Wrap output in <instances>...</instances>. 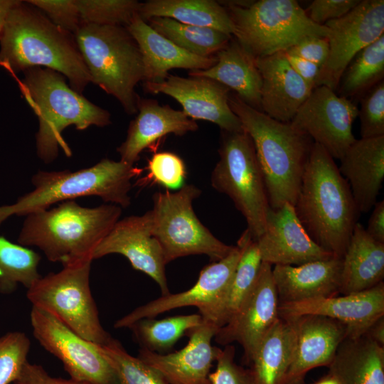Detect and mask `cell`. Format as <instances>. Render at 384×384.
<instances>
[{
  "label": "cell",
  "mask_w": 384,
  "mask_h": 384,
  "mask_svg": "<svg viewBox=\"0 0 384 384\" xmlns=\"http://www.w3.org/2000/svg\"><path fill=\"white\" fill-rule=\"evenodd\" d=\"M0 45V65L13 73L46 67L67 78L80 94L91 82L75 36L27 1H18L9 11Z\"/></svg>",
  "instance_id": "6da1fadb"
},
{
  "label": "cell",
  "mask_w": 384,
  "mask_h": 384,
  "mask_svg": "<svg viewBox=\"0 0 384 384\" xmlns=\"http://www.w3.org/2000/svg\"><path fill=\"white\" fill-rule=\"evenodd\" d=\"M294 208L311 238L342 258L360 213L334 159L318 144H313Z\"/></svg>",
  "instance_id": "7a4b0ae2"
},
{
  "label": "cell",
  "mask_w": 384,
  "mask_h": 384,
  "mask_svg": "<svg viewBox=\"0 0 384 384\" xmlns=\"http://www.w3.org/2000/svg\"><path fill=\"white\" fill-rule=\"evenodd\" d=\"M229 105L253 142L270 208L277 209L285 203L294 206L313 140L291 122L271 118L235 94H230Z\"/></svg>",
  "instance_id": "3957f363"
},
{
  "label": "cell",
  "mask_w": 384,
  "mask_h": 384,
  "mask_svg": "<svg viewBox=\"0 0 384 384\" xmlns=\"http://www.w3.org/2000/svg\"><path fill=\"white\" fill-rule=\"evenodd\" d=\"M121 213L122 208L114 204L89 208L73 200L63 201L26 215L17 241L37 247L49 261L63 267L92 261L95 248Z\"/></svg>",
  "instance_id": "277c9868"
},
{
  "label": "cell",
  "mask_w": 384,
  "mask_h": 384,
  "mask_svg": "<svg viewBox=\"0 0 384 384\" xmlns=\"http://www.w3.org/2000/svg\"><path fill=\"white\" fill-rule=\"evenodd\" d=\"M23 73V79L18 80L19 88L38 118L36 152L44 163L53 162L59 149L67 156L72 155L62 136L68 126L84 130L92 125L102 127L111 123L108 111L70 87L60 73L41 67L30 68Z\"/></svg>",
  "instance_id": "5b68a950"
},
{
  "label": "cell",
  "mask_w": 384,
  "mask_h": 384,
  "mask_svg": "<svg viewBox=\"0 0 384 384\" xmlns=\"http://www.w3.org/2000/svg\"><path fill=\"white\" fill-rule=\"evenodd\" d=\"M141 171L134 165L109 159L75 171H39L31 178L32 191L13 204L0 206V226L12 215L26 216L57 203L90 196L126 208L131 203L132 180Z\"/></svg>",
  "instance_id": "8992f818"
},
{
  "label": "cell",
  "mask_w": 384,
  "mask_h": 384,
  "mask_svg": "<svg viewBox=\"0 0 384 384\" xmlns=\"http://www.w3.org/2000/svg\"><path fill=\"white\" fill-rule=\"evenodd\" d=\"M75 38L91 82L112 95L129 114L137 112L135 87L144 80L142 53L126 26L81 24Z\"/></svg>",
  "instance_id": "52a82bcc"
},
{
  "label": "cell",
  "mask_w": 384,
  "mask_h": 384,
  "mask_svg": "<svg viewBox=\"0 0 384 384\" xmlns=\"http://www.w3.org/2000/svg\"><path fill=\"white\" fill-rule=\"evenodd\" d=\"M233 37L255 58L285 51L311 37H326L324 25L312 21L295 0H260L248 6L227 3Z\"/></svg>",
  "instance_id": "ba28073f"
},
{
  "label": "cell",
  "mask_w": 384,
  "mask_h": 384,
  "mask_svg": "<svg viewBox=\"0 0 384 384\" xmlns=\"http://www.w3.org/2000/svg\"><path fill=\"white\" fill-rule=\"evenodd\" d=\"M218 154L211 186L232 200L245 218L249 233L257 240L264 233L270 206L253 142L245 131L221 130Z\"/></svg>",
  "instance_id": "9c48e42d"
},
{
  "label": "cell",
  "mask_w": 384,
  "mask_h": 384,
  "mask_svg": "<svg viewBox=\"0 0 384 384\" xmlns=\"http://www.w3.org/2000/svg\"><path fill=\"white\" fill-rule=\"evenodd\" d=\"M201 193L197 186L187 184L175 192L158 191L153 195L151 230L166 264L194 255H205L215 262L235 248L218 240L196 216L193 203Z\"/></svg>",
  "instance_id": "30bf717a"
},
{
  "label": "cell",
  "mask_w": 384,
  "mask_h": 384,
  "mask_svg": "<svg viewBox=\"0 0 384 384\" xmlns=\"http://www.w3.org/2000/svg\"><path fill=\"white\" fill-rule=\"evenodd\" d=\"M92 260L41 277L26 296L33 306L55 316L85 339L98 345L112 336L102 327L90 287Z\"/></svg>",
  "instance_id": "8fae6325"
},
{
  "label": "cell",
  "mask_w": 384,
  "mask_h": 384,
  "mask_svg": "<svg viewBox=\"0 0 384 384\" xmlns=\"http://www.w3.org/2000/svg\"><path fill=\"white\" fill-rule=\"evenodd\" d=\"M30 318L35 338L61 361L70 378L87 384H115L114 369L98 344L36 306H32Z\"/></svg>",
  "instance_id": "7c38bea8"
},
{
  "label": "cell",
  "mask_w": 384,
  "mask_h": 384,
  "mask_svg": "<svg viewBox=\"0 0 384 384\" xmlns=\"http://www.w3.org/2000/svg\"><path fill=\"white\" fill-rule=\"evenodd\" d=\"M324 26L329 30V51L316 87L325 85L336 91L356 55L384 34V1L362 0L347 14Z\"/></svg>",
  "instance_id": "4fadbf2b"
},
{
  "label": "cell",
  "mask_w": 384,
  "mask_h": 384,
  "mask_svg": "<svg viewBox=\"0 0 384 384\" xmlns=\"http://www.w3.org/2000/svg\"><path fill=\"white\" fill-rule=\"evenodd\" d=\"M358 109L351 100L325 85L315 87L290 122L340 160L356 139L352 132Z\"/></svg>",
  "instance_id": "5bb4252c"
},
{
  "label": "cell",
  "mask_w": 384,
  "mask_h": 384,
  "mask_svg": "<svg viewBox=\"0 0 384 384\" xmlns=\"http://www.w3.org/2000/svg\"><path fill=\"white\" fill-rule=\"evenodd\" d=\"M272 270V265L262 262L255 284L240 308L214 336L223 346L240 343L246 364L250 363L260 341L279 317Z\"/></svg>",
  "instance_id": "9a60e30c"
},
{
  "label": "cell",
  "mask_w": 384,
  "mask_h": 384,
  "mask_svg": "<svg viewBox=\"0 0 384 384\" xmlns=\"http://www.w3.org/2000/svg\"><path fill=\"white\" fill-rule=\"evenodd\" d=\"M144 89L151 94L171 97L182 106L183 112L195 121L212 122L222 131H244L240 119L229 105L230 90L213 79L169 74L161 82H144Z\"/></svg>",
  "instance_id": "2e32d148"
},
{
  "label": "cell",
  "mask_w": 384,
  "mask_h": 384,
  "mask_svg": "<svg viewBox=\"0 0 384 384\" xmlns=\"http://www.w3.org/2000/svg\"><path fill=\"white\" fill-rule=\"evenodd\" d=\"M110 254L124 256L134 270L144 272L156 282L162 295L170 293L164 254L152 234L150 210L142 215H130L119 220L95 248L92 260Z\"/></svg>",
  "instance_id": "e0dca14e"
},
{
  "label": "cell",
  "mask_w": 384,
  "mask_h": 384,
  "mask_svg": "<svg viewBox=\"0 0 384 384\" xmlns=\"http://www.w3.org/2000/svg\"><path fill=\"white\" fill-rule=\"evenodd\" d=\"M240 248L236 245L225 257L212 262L200 272L198 280L190 289L177 294L169 293L135 308L119 319L116 329L129 328L136 321L156 316L174 309L196 306L198 311L215 304L225 292L240 257Z\"/></svg>",
  "instance_id": "ac0fdd59"
},
{
  "label": "cell",
  "mask_w": 384,
  "mask_h": 384,
  "mask_svg": "<svg viewBox=\"0 0 384 384\" xmlns=\"http://www.w3.org/2000/svg\"><path fill=\"white\" fill-rule=\"evenodd\" d=\"M256 242L262 262L272 266L300 265L335 257L311 238L290 203L270 208L264 233Z\"/></svg>",
  "instance_id": "d6986e66"
},
{
  "label": "cell",
  "mask_w": 384,
  "mask_h": 384,
  "mask_svg": "<svg viewBox=\"0 0 384 384\" xmlns=\"http://www.w3.org/2000/svg\"><path fill=\"white\" fill-rule=\"evenodd\" d=\"M279 316L288 319L303 315H319L344 324L349 337L361 336L378 319L384 316V284L359 292L280 303Z\"/></svg>",
  "instance_id": "ffe728a7"
},
{
  "label": "cell",
  "mask_w": 384,
  "mask_h": 384,
  "mask_svg": "<svg viewBox=\"0 0 384 384\" xmlns=\"http://www.w3.org/2000/svg\"><path fill=\"white\" fill-rule=\"evenodd\" d=\"M203 321L186 332L188 342L182 349L161 354L140 348L138 357L158 371L169 384H210V368L220 348L211 343L218 331Z\"/></svg>",
  "instance_id": "44dd1931"
},
{
  "label": "cell",
  "mask_w": 384,
  "mask_h": 384,
  "mask_svg": "<svg viewBox=\"0 0 384 384\" xmlns=\"http://www.w3.org/2000/svg\"><path fill=\"white\" fill-rule=\"evenodd\" d=\"M294 326L297 342L294 359L284 384H304L307 372L329 366L341 342L350 336L343 323L319 315L288 318Z\"/></svg>",
  "instance_id": "7402d4cb"
},
{
  "label": "cell",
  "mask_w": 384,
  "mask_h": 384,
  "mask_svg": "<svg viewBox=\"0 0 384 384\" xmlns=\"http://www.w3.org/2000/svg\"><path fill=\"white\" fill-rule=\"evenodd\" d=\"M137 117L131 121L127 137L117 149L120 161L134 165L140 154L162 137L173 134L183 136L195 132L198 125L183 110L161 105L153 99L139 97Z\"/></svg>",
  "instance_id": "603a6c76"
},
{
  "label": "cell",
  "mask_w": 384,
  "mask_h": 384,
  "mask_svg": "<svg viewBox=\"0 0 384 384\" xmlns=\"http://www.w3.org/2000/svg\"><path fill=\"white\" fill-rule=\"evenodd\" d=\"M262 79L261 111L271 118L290 122L314 87L291 68L284 51L255 58Z\"/></svg>",
  "instance_id": "cb8c5ba5"
},
{
  "label": "cell",
  "mask_w": 384,
  "mask_h": 384,
  "mask_svg": "<svg viewBox=\"0 0 384 384\" xmlns=\"http://www.w3.org/2000/svg\"><path fill=\"white\" fill-rule=\"evenodd\" d=\"M342 258L333 257L300 265H274L279 302L336 296L340 293Z\"/></svg>",
  "instance_id": "d4e9b609"
},
{
  "label": "cell",
  "mask_w": 384,
  "mask_h": 384,
  "mask_svg": "<svg viewBox=\"0 0 384 384\" xmlns=\"http://www.w3.org/2000/svg\"><path fill=\"white\" fill-rule=\"evenodd\" d=\"M340 161L339 171L359 213L368 212L377 202L384 179V136L356 139Z\"/></svg>",
  "instance_id": "484cf974"
},
{
  "label": "cell",
  "mask_w": 384,
  "mask_h": 384,
  "mask_svg": "<svg viewBox=\"0 0 384 384\" xmlns=\"http://www.w3.org/2000/svg\"><path fill=\"white\" fill-rule=\"evenodd\" d=\"M126 28L142 53L144 82H161L166 78L169 71L173 68L206 70L216 62L215 55L201 57L181 48L154 31L139 16Z\"/></svg>",
  "instance_id": "4316f807"
},
{
  "label": "cell",
  "mask_w": 384,
  "mask_h": 384,
  "mask_svg": "<svg viewBox=\"0 0 384 384\" xmlns=\"http://www.w3.org/2000/svg\"><path fill=\"white\" fill-rule=\"evenodd\" d=\"M216 62L206 70H191L189 76L213 79L225 85L244 102L260 110L262 79L255 58L233 37L216 55Z\"/></svg>",
  "instance_id": "83f0119b"
},
{
  "label": "cell",
  "mask_w": 384,
  "mask_h": 384,
  "mask_svg": "<svg viewBox=\"0 0 384 384\" xmlns=\"http://www.w3.org/2000/svg\"><path fill=\"white\" fill-rule=\"evenodd\" d=\"M384 277V243L376 241L357 223L342 257L340 293L370 289Z\"/></svg>",
  "instance_id": "f1b7e54d"
},
{
  "label": "cell",
  "mask_w": 384,
  "mask_h": 384,
  "mask_svg": "<svg viewBox=\"0 0 384 384\" xmlns=\"http://www.w3.org/2000/svg\"><path fill=\"white\" fill-rule=\"evenodd\" d=\"M328 368L339 384H384V346L366 334L347 337Z\"/></svg>",
  "instance_id": "f546056e"
},
{
  "label": "cell",
  "mask_w": 384,
  "mask_h": 384,
  "mask_svg": "<svg viewBox=\"0 0 384 384\" xmlns=\"http://www.w3.org/2000/svg\"><path fill=\"white\" fill-rule=\"evenodd\" d=\"M237 245L241 255L225 292L215 304L198 311L203 321L218 329L226 325L238 312L253 287L262 264L257 242L247 229Z\"/></svg>",
  "instance_id": "4dcf8cb0"
},
{
  "label": "cell",
  "mask_w": 384,
  "mask_h": 384,
  "mask_svg": "<svg viewBox=\"0 0 384 384\" xmlns=\"http://www.w3.org/2000/svg\"><path fill=\"white\" fill-rule=\"evenodd\" d=\"M297 342L293 323L279 317L258 344L249 363L255 384H284Z\"/></svg>",
  "instance_id": "1f68e13d"
},
{
  "label": "cell",
  "mask_w": 384,
  "mask_h": 384,
  "mask_svg": "<svg viewBox=\"0 0 384 384\" xmlns=\"http://www.w3.org/2000/svg\"><path fill=\"white\" fill-rule=\"evenodd\" d=\"M139 17L144 21L166 17L180 23L208 27L233 36L230 16L221 3L214 0H149L140 4Z\"/></svg>",
  "instance_id": "d6a6232c"
},
{
  "label": "cell",
  "mask_w": 384,
  "mask_h": 384,
  "mask_svg": "<svg viewBox=\"0 0 384 384\" xmlns=\"http://www.w3.org/2000/svg\"><path fill=\"white\" fill-rule=\"evenodd\" d=\"M146 22L177 46L201 57L215 56L233 38L214 28L188 25L170 18L153 17Z\"/></svg>",
  "instance_id": "836d02e7"
},
{
  "label": "cell",
  "mask_w": 384,
  "mask_h": 384,
  "mask_svg": "<svg viewBox=\"0 0 384 384\" xmlns=\"http://www.w3.org/2000/svg\"><path fill=\"white\" fill-rule=\"evenodd\" d=\"M384 34L358 53L343 71L337 90L345 98H360L383 80Z\"/></svg>",
  "instance_id": "e575fe53"
},
{
  "label": "cell",
  "mask_w": 384,
  "mask_h": 384,
  "mask_svg": "<svg viewBox=\"0 0 384 384\" xmlns=\"http://www.w3.org/2000/svg\"><path fill=\"white\" fill-rule=\"evenodd\" d=\"M199 314L169 316L162 319H140L129 329L141 348L161 352L172 348L188 331L202 323Z\"/></svg>",
  "instance_id": "d590c367"
},
{
  "label": "cell",
  "mask_w": 384,
  "mask_h": 384,
  "mask_svg": "<svg viewBox=\"0 0 384 384\" xmlns=\"http://www.w3.org/2000/svg\"><path fill=\"white\" fill-rule=\"evenodd\" d=\"M39 254L0 235V293L10 294L19 284L29 289L41 276Z\"/></svg>",
  "instance_id": "8d00e7d4"
},
{
  "label": "cell",
  "mask_w": 384,
  "mask_h": 384,
  "mask_svg": "<svg viewBox=\"0 0 384 384\" xmlns=\"http://www.w3.org/2000/svg\"><path fill=\"white\" fill-rule=\"evenodd\" d=\"M98 346L114 369L115 384H169L158 371L129 354L118 340L112 337Z\"/></svg>",
  "instance_id": "74e56055"
},
{
  "label": "cell",
  "mask_w": 384,
  "mask_h": 384,
  "mask_svg": "<svg viewBox=\"0 0 384 384\" xmlns=\"http://www.w3.org/2000/svg\"><path fill=\"white\" fill-rule=\"evenodd\" d=\"M81 24L127 26L138 16L135 0H75Z\"/></svg>",
  "instance_id": "f35d334b"
},
{
  "label": "cell",
  "mask_w": 384,
  "mask_h": 384,
  "mask_svg": "<svg viewBox=\"0 0 384 384\" xmlns=\"http://www.w3.org/2000/svg\"><path fill=\"white\" fill-rule=\"evenodd\" d=\"M31 342L23 332L11 331L0 337V384L14 383L28 361Z\"/></svg>",
  "instance_id": "ab89813d"
},
{
  "label": "cell",
  "mask_w": 384,
  "mask_h": 384,
  "mask_svg": "<svg viewBox=\"0 0 384 384\" xmlns=\"http://www.w3.org/2000/svg\"><path fill=\"white\" fill-rule=\"evenodd\" d=\"M358 117L361 138L384 136V81L382 80L360 97Z\"/></svg>",
  "instance_id": "60d3db41"
},
{
  "label": "cell",
  "mask_w": 384,
  "mask_h": 384,
  "mask_svg": "<svg viewBox=\"0 0 384 384\" xmlns=\"http://www.w3.org/2000/svg\"><path fill=\"white\" fill-rule=\"evenodd\" d=\"M147 178L169 189L183 186L186 169L183 160L170 151L157 152L149 161Z\"/></svg>",
  "instance_id": "b9f144b4"
},
{
  "label": "cell",
  "mask_w": 384,
  "mask_h": 384,
  "mask_svg": "<svg viewBox=\"0 0 384 384\" xmlns=\"http://www.w3.org/2000/svg\"><path fill=\"white\" fill-rule=\"evenodd\" d=\"M30 4L41 11L60 28L73 35L81 26L75 0H30Z\"/></svg>",
  "instance_id": "7bdbcfd3"
},
{
  "label": "cell",
  "mask_w": 384,
  "mask_h": 384,
  "mask_svg": "<svg viewBox=\"0 0 384 384\" xmlns=\"http://www.w3.org/2000/svg\"><path fill=\"white\" fill-rule=\"evenodd\" d=\"M235 353V347L230 344L220 349L215 370L208 375L210 384H255L250 369L238 365Z\"/></svg>",
  "instance_id": "ee69618b"
},
{
  "label": "cell",
  "mask_w": 384,
  "mask_h": 384,
  "mask_svg": "<svg viewBox=\"0 0 384 384\" xmlns=\"http://www.w3.org/2000/svg\"><path fill=\"white\" fill-rule=\"evenodd\" d=\"M360 1V0H314L305 11L312 21L324 25L327 21L345 16Z\"/></svg>",
  "instance_id": "f6af8a7d"
},
{
  "label": "cell",
  "mask_w": 384,
  "mask_h": 384,
  "mask_svg": "<svg viewBox=\"0 0 384 384\" xmlns=\"http://www.w3.org/2000/svg\"><path fill=\"white\" fill-rule=\"evenodd\" d=\"M329 45L326 37H311L303 40L285 50L304 60L318 65L320 68L326 62Z\"/></svg>",
  "instance_id": "bcb514c9"
},
{
  "label": "cell",
  "mask_w": 384,
  "mask_h": 384,
  "mask_svg": "<svg viewBox=\"0 0 384 384\" xmlns=\"http://www.w3.org/2000/svg\"><path fill=\"white\" fill-rule=\"evenodd\" d=\"M14 384H87L71 378L53 377L41 365L27 361Z\"/></svg>",
  "instance_id": "7dc6e473"
},
{
  "label": "cell",
  "mask_w": 384,
  "mask_h": 384,
  "mask_svg": "<svg viewBox=\"0 0 384 384\" xmlns=\"http://www.w3.org/2000/svg\"><path fill=\"white\" fill-rule=\"evenodd\" d=\"M284 55L294 71L308 85L316 87L320 67L309 60L284 51Z\"/></svg>",
  "instance_id": "c3c4849f"
},
{
  "label": "cell",
  "mask_w": 384,
  "mask_h": 384,
  "mask_svg": "<svg viewBox=\"0 0 384 384\" xmlns=\"http://www.w3.org/2000/svg\"><path fill=\"white\" fill-rule=\"evenodd\" d=\"M373 208L366 230L374 240L384 243V201L376 202Z\"/></svg>",
  "instance_id": "681fc988"
},
{
  "label": "cell",
  "mask_w": 384,
  "mask_h": 384,
  "mask_svg": "<svg viewBox=\"0 0 384 384\" xmlns=\"http://www.w3.org/2000/svg\"><path fill=\"white\" fill-rule=\"evenodd\" d=\"M370 338L382 346H384V317L373 323L366 332Z\"/></svg>",
  "instance_id": "f907efd6"
},
{
  "label": "cell",
  "mask_w": 384,
  "mask_h": 384,
  "mask_svg": "<svg viewBox=\"0 0 384 384\" xmlns=\"http://www.w3.org/2000/svg\"><path fill=\"white\" fill-rule=\"evenodd\" d=\"M17 2L16 0H0V35L9 11Z\"/></svg>",
  "instance_id": "816d5d0a"
},
{
  "label": "cell",
  "mask_w": 384,
  "mask_h": 384,
  "mask_svg": "<svg viewBox=\"0 0 384 384\" xmlns=\"http://www.w3.org/2000/svg\"><path fill=\"white\" fill-rule=\"evenodd\" d=\"M311 384H339L337 380L331 374L322 377Z\"/></svg>",
  "instance_id": "f5cc1de1"
}]
</instances>
